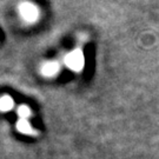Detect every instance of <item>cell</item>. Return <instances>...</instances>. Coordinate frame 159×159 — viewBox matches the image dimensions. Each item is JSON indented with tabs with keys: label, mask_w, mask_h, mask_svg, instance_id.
Returning a JSON list of instances; mask_svg holds the SVG:
<instances>
[{
	"label": "cell",
	"mask_w": 159,
	"mask_h": 159,
	"mask_svg": "<svg viewBox=\"0 0 159 159\" xmlns=\"http://www.w3.org/2000/svg\"><path fill=\"white\" fill-rule=\"evenodd\" d=\"M65 64L70 70H72L74 72L81 71L85 65V58H84L83 52L80 50H74L70 52L65 58Z\"/></svg>",
	"instance_id": "obj_1"
},
{
	"label": "cell",
	"mask_w": 159,
	"mask_h": 159,
	"mask_svg": "<svg viewBox=\"0 0 159 159\" xmlns=\"http://www.w3.org/2000/svg\"><path fill=\"white\" fill-rule=\"evenodd\" d=\"M19 13L21 18L27 23H34L39 17V11L37 6L29 1H25L19 5Z\"/></svg>",
	"instance_id": "obj_2"
},
{
	"label": "cell",
	"mask_w": 159,
	"mask_h": 159,
	"mask_svg": "<svg viewBox=\"0 0 159 159\" xmlns=\"http://www.w3.org/2000/svg\"><path fill=\"white\" fill-rule=\"evenodd\" d=\"M17 130L26 136H37V131L31 126L27 119H19L17 123Z\"/></svg>",
	"instance_id": "obj_3"
},
{
	"label": "cell",
	"mask_w": 159,
	"mask_h": 159,
	"mask_svg": "<svg viewBox=\"0 0 159 159\" xmlns=\"http://www.w3.org/2000/svg\"><path fill=\"white\" fill-rule=\"evenodd\" d=\"M59 71V65L56 61H47L41 66V73L45 77H53Z\"/></svg>",
	"instance_id": "obj_4"
},
{
	"label": "cell",
	"mask_w": 159,
	"mask_h": 159,
	"mask_svg": "<svg viewBox=\"0 0 159 159\" xmlns=\"http://www.w3.org/2000/svg\"><path fill=\"white\" fill-rule=\"evenodd\" d=\"M14 106V102L10 96H4L0 98V111L7 112L11 111Z\"/></svg>",
	"instance_id": "obj_5"
},
{
	"label": "cell",
	"mask_w": 159,
	"mask_h": 159,
	"mask_svg": "<svg viewBox=\"0 0 159 159\" xmlns=\"http://www.w3.org/2000/svg\"><path fill=\"white\" fill-rule=\"evenodd\" d=\"M17 113H18V116H19V119H27V118H30V117L32 116L31 110H30V107L26 106V105H20L17 110Z\"/></svg>",
	"instance_id": "obj_6"
}]
</instances>
